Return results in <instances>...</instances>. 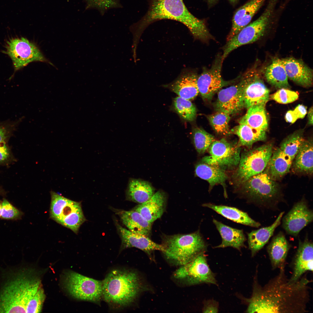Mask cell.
I'll use <instances>...</instances> for the list:
<instances>
[{
  "instance_id": "cell-42",
  "label": "cell",
  "mask_w": 313,
  "mask_h": 313,
  "mask_svg": "<svg viewBox=\"0 0 313 313\" xmlns=\"http://www.w3.org/2000/svg\"><path fill=\"white\" fill-rule=\"evenodd\" d=\"M1 216L5 219H12L18 216L19 211L7 200L4 199L2 203Z\"/></svg>"
},
{
  "instance_id": "cell-17",
  "label": "cell",
  "mask_w": 313,
  "mask_h": 313,
  "mask_svg": "<svg viewBox=\"0 0 313 313\" xmlns=\"http://www.w3.org/2000/svg\"><path fill=\"white\" fill-rule=\"evenodd\" d=\"M215 107L216 111L230 115L239 112L245 107L243 86L240 81L238 83L218 92Z\"/></svg>"
},
{
  "instance_id": "cell-7",
  "label": "cell",
  "mask_w": 313,
  "mask_h": 313,
  "mask_svg": "<svg viewBox=\"0 0 313 313\" xmlns=\"http://www.w3.org/2000/svg\"><path fill=\"white\" fill-rule=\"evenodd\" d=\"M277 0H270L264 11L256 20L227 41L222 55L223 61L233 50L254 42L262 37L270 25Z\"/></svg>"
},
{
  "instance_id": "cell-40",
  "label": "cell",
  "mask_w": 313,
  "mask_h": 313,
  "mask_svg": "<svg viewBox=\"0 0 313 313\" xmlns=\"http://www.w3.org/2000/svg\"><path fill=\"white\" fill-rule=\"evenodd\" d=\"M86 3V9H97L102 14L111 8L121 7L119 0H83Z\"/></svg>"
},
{
  "instance_id": "cell-2",
  "label": "cell",
  "mask_w": 313,
  "mask_h": 313,
  "mask_svg": "<svg viewBox=\"0 0 313 313\" xmlns=\"http://www.w3.org/2000/svg\"><path fill=\"white\" fill-rule=\"evenodd\" d=\"M0 291V313H39L45 295L40 279L31 270L21 271Z\"/></svg>"
},
{
  "instance_id": "cell-22",
  "label": "cell",
  "mask_w": 313,
  "mask_h": 313,
  "mask_svg": "<svg viewBox=\"0 0 313 313\" xmlns=\"http://www.w3.org/2000/svg\"><path fill=\"white\" fill-rule=\"evenodd\" d=\"M197 77L194 72L185 70L168 86L179 97L189 100L193 99L199 93L197 83Z\"/></svg>"
},
{
  "instance_id": "cell-43",
  "label": "cell",
  "mask_w": 313,
  "mask_h": 313,
  "mask_svg": "<svg viewBox=\"0 0 313 313\" xmlns=\"http://www.w3.org/2000/svg\"><path fill=\"white\" fill-rule=\"evenodd\" d=\"M17 122L0 123V142L5 141L10 133L15 130Z\"/></svg>"
},
{
  "instance_id": "cell-37",
  "label": "cell",
  "mask_w": 313,
  "mask_h": 313,
  "mask_svg": "<svg viewBox=\"0 0 313 313\" xmlns=\"http://www.w3.org/2000/svg\"><path fill=\"white\" fill-rule=\"evenodd\" d=\"M208 118L214 131L217 134L224 136L231 134L229 123L230 115L225 112L217 111L208 116Z\"/></svg>"
},
{
  "instance_id": "cell-9",
  "label": "cell",
  "mask_w": 313,
  "mask_h": 313,
  "mask_svg": "<svg viewBox=\"0 0 313 313\" xmlns=\"http://www.w3.org/2000/svg\"><path fill=\"white\" fill-rule=\"evenodd\" d=\"M50 193V218L77 233L81 225L86 220L81 202L71 200L54 191Z\"/></svg>"
},
{
  "instance_id": "cell-27",
  "label": "cell",
  "mask_w": 313,
  "mask_h": 313,
  "mask_svg": "<svg viewBox=\"0 0 313 313\" xmlns=\"http://www.w3.org/2000/svg\"><path fill=\"white\" fill-rule=\"evenodd\" d=\"M291 167L296 173L311 175L313 173L312 139H305L293 160Z\"/></svg>"
},
{
  "instance_id": "cell-21",
  "label": "cell",
  "mask_w": 313,
  "mask_h": 313,
  "mask_svg": "<svg viewBox=\"0 0 313 313\" xmlns=\"http://www.w3.org/2000/svg\"><path fill=\"white\" fill-rule=\"evenodd\" d=\"M266 0H250L236 10L232 19V26L227 37V41L249 24L255 14Z\"/></svg>"
},
{
  "instance_id": "cell-41",
  "label": "cell",
  "mask_w": 313,
  "mask_h": 313,
  "mask_svg": "<svg viewBox=\"0 0 313 313\" xmlns=\"http://www.w3.org/2000/svg\"><path fill=\"white\" fill-rule=\"evenodd\" d=\"M270 97L279 103L287 104L296 100L299 98V94L296 92L287 88H282L272 94Z\"/></svg>"
},
{
  "instance_id": "cell-19",
  "label": "cell",
  "mask_w": 313,
  "mask_h": 313,
  "mask_svg": "<svg viewBox=\"0 0 313 313\" xmlns=\"http://www.w3.org/2000/svg\"><path fill=\"white\" fill-rule=\"evenodd\" d=\"M281 60L288 78L303 87L312 86V71L302 60L292 57Z\"/></svg>"
},
{
  "instance_id": "cell-3",
  "label": "cell",
  "mask_w": 313,
  "mask_h": 313,
  "mask_svg": "<svg viewBox=\"0 0 313 313\" xmlns=\"http://www.w3.org/2000/svg\"><path fill=\"white\" fill-rule=\"evenodd\" d=\"M170 19L185 26L194 38L203 41L213 39L204 20L193 15L183 0H149L146 14L132 27L137 33L141 32L151 23L161 20Z\"/></svg>"
},
{
  "instance_id": "cell-28",
  "label": "cell",
  "mask_w": 313,
  "mask_h": 313,
  "mask_svg": "<svg viewBox=\"0 0 313 313\" xmlns=\"http://www.w3.org/2000/svg\"><path fill=\"white\" fill-rule=\"evenodd\" d=\"M292 162L278 148L273 150L265 170L270 178L276 181L288 173Z\"/></svg>"
},
{
  "instance_id": "cell-45",
  "label": "cell",
  "mask_w": 313,
  "mask_h": 313,
  "mask_svg": "<svg viewBox=\"0 0 313 313\" xmlns=\"http://www.w3.org/2000/svg\"><path fill=\"white\" fill-rule=\"evenodd\" d=\"M307 107L302 104H299L293 110L298 119H303L307 113Z\"/></svg>"
},
{
  "instance_id": "cell-5",
  "label": "cell",
  "mask_w": 313,
  "mask_h": 313,
  "mask_svg": "<svg viewBox=\"0 0 313 313\" xmlns=\"http://www.w3.org/2000/svg\"><path fill=\"white\" fill-rule=\"evenodd\" d=\"M241 185V192L248 201L260 207L274 209L281 202L280 186L270 178L265 170Z\"/></svg>"
},
{
  "instance_id": "cell-36",
  "label": "cell",
  "mask_w": 313,
  "mask_h": 313,
  "mask_svg": "<svg viewBox=\"0 0 313 313\" xmlns=\"http://www.w3.org/2000/svg\"><path fill=\"white\" fill-rule=\"evenodd\" d=\"M305 140L303 130H298L284 139L279 148L293 161Z\"/></svg>"
},
{
  "instance_id": "cell-16",
  "label": "cell",
  "mask_w": 313,
  "mask_h": 313,
  "mask_svg": "<svg viewBox=\"0 0 313 313\" xmlns=\"http://www.w3.org/2000/svg\"><path fill=\"white\" fill-rule=\"evenodd\" d=\"M313 212L308 207L305 200L302 199L296 203L284 216L282 227L288 234L296 236L300 231L312 222Z\"/></svg>"
},
{
  "instance_id": "cell-35",
  "label": "cell",
  "mask_w": 313,
  "mask_h": 313,
  "mask_svg": "<svg viewBox=\"0 0 313 313\" xmlns=\"http://www.w3.org/2000/svg\"><path fill=\"white\" fill-rule=\"evenodd\" d=\"M265 107L264 105H257L249 108L239 123H246L256 130L266 131L268 123Z\"/></svg>"
},
{
  "instance_id": "cell-47",
  "label": "cell",
  "mask_w": 313,
  "mask_h": 313,
  "mask_svg": "<svg viewBox=\"0 0 313 313\" xmlns=\"http://www.w3.org/2000/svg\"><path fill=\"white\" fill-rule=\"evenodd\" d=\"M286 121L288 123H295L298 118L293 110H288L285 115Z\"/></svg>"
},
{
  "instance_id": "cell-29",
  "label": "cell",
  "mask_w": 313,
  "mask_h": 313,
  "mask_svg": "<svg viewBox=\"0 0 313 313\" xmlns=\"http://www.w3.org/2000/svg\"><path fill=\"white\" fill-rule=\"evenodd\" d=\"M117 213L130 231L148 236L150 234L152 223L146 220L138 212L133 210H120L117 211Z\"/></svg>"
},
{
  "instance_id": "cell-46",
  "label": "cell",
  "mask_w": 313,
  "mask_h": 313,
  "mask_svg": "<svg viewBox=\"0 0 313 313\" xmlns=\"http://www.w3.org/2000/svg\"><path fill=\"white\" fill-rule=\"evenodd\" d=\"M5 141L0 142V161L6 159L9 156L8 150Z\"/></svg>"
},
{
  "instance_id": "cell-15",
  "label": "cell",
  "mask_w": 313,
  "mask_h": 313,
  "mask_svg": "<svg viewBox=\"0 0 313 313\" xmlns=\"http://www.w3.org/2000/svg\"><path fill=\"white\" fill-rule=\"evenodd\" d=\"M223 61L222 55H218L211 68H204L202 72L198 75L197 83L199 93L205 100H211L218 90L234 81H226L222 78L221 70Z\"/></svg>"
},
{
  "instance_id": "cell-18",
  "label": "cell",
  "mask_w": 313,
  "mask_h": 313,
  "mask_svg": "<svg viewBox=\"0 0 313 313\" xmlns=\"http://www.w3.org/2000/svg\"><path fill=\"white\" fill-rule=\"evenodd\" d=\"M313 243L305 237L299 240L298 248L295 257L293 274L289 279L295 282L299 280L307 271H313Z\"/></svg>"
},
{
  "instance_id": "cell-12",
  "label": "cell",
  "mask_w": 313,
  "mask_h": 313,
  "mask_svg": "<svg viewBox=\"0 0 313 313\" xmlns=\"http://www.w3.org/2000/svg\"><path fill=\"white\" fill-rule=\"evenodd\" d=\"M3 52L11 59L15 70L34 61H46L38 47L27 39L12 37L6 42Z\"/></svg>"
},
{
  "instance_id": "cell-34",
  "label": "cell",
  "mask_w": 313,
  "mask_h": 313,
  "mask_svg": "<svg viewBox=\"0 0 313 313\" xmlns=\"http://www.w3.org/2000/svg\"><path fill=\"white\" fill-rule=\"evenodd\" d=\"M264 77L267 81L275 88L279 89L290 87L285 68L281 59L276 58L266 68Z\"/></svg>"
},
{
  "instance_id": "cell-4",
  "label": "cell",
  "mask_w": 313,
  "mask_h": 313,
  "mask_svg": "<svg viewBox=\"0 0 313 313\" xmlns=\"http://www.w3.org/2000/svg\"><path fill=\"white\" fill-rule=\"evenodd\" d=\"M102 283V298L110 305L117 307L132 304L142 287L137 272L126 269L111 270Z\"/></svg>"
},
{
  "instance_id": "cell-30",
  "label": "cell",
  "mask_w": 313,
  "mask_h": 313,
  "mask_svg": "<svg viewBox=\"0 0 313 313\" xmlns=\"http://www.w3.org/2000/svg\"><path fill=\"white\" fill-rule=\"evenodd\" d=\"M224 217L237 223L253 227L258 228L260 223L251 218L246 212L236 208L224 205H217L211 203L203 204Z\"/></svg>"
},
{
  "instance_id": "cell-50",
  "label": "cell",
  "mask_w": 313,
  "mask_h": 313,
  "mask_svg": "<svg viewBox=\"0 0 313 313\" xmlns=\"http://www.w3.org/2000/svg\"><path fill=\"white\" fill-rule=\"evenodd\" d=\"M229 1L232 3H234L236 2L237 0H229Z\"/></svg>"
},
{
  "instance_id": "cell-23",
  "label": "cell",
  "mask_w": 313,
  "mask_h": 313,
  "mask_svg": "<svg viewBox=\"0 0 313 313\" xmlns=\"http://www.w3.org/2000/svg\"><path fill=\"white\" fill-rule=\"evenodd\" d=\"M165 194L158 191L146 201L139 204L133 210L139 213L147 221L152 223L163 214L166 204Z\"/></svg>"
},
{
  "instance_id": "cell-31",
  "label": "cell",
  "mask_w": 313,
  "mask_h": 313,
  "mask_svg": "<svg viewBox=\"0 0 313 313\" xmlns=\"http://www.w3.org/2000/svg\"><path fill=\"white\" fill-rule=\"evenodd\" d=\"M154 193L153 188L147 182L131 179L129 180L126 191V198L140 204L149 199Z\"/></svg>"
},
{
  "instance_id": "cell-48",
  "label": "cell",
  "mask_w": 313,
  "mask_h": 313,
  "mask_svg": "<svg viewBox=\"0 0 313 313\" xmlns=\"http://www.w3.org/2000/svg\"><path fill=\"white\" fill-rule=\"evenodd\" d=\"M313 107H310L307 113L308 123L310 125H313Z\"/></svg>"
},
{
  "instance_id": "cell-26",
  "label": "cell",
  "mask_w": 313,
  "mask_h": 313,
  "mask_svg": "<svg viewBox=\"0 0 313 313\" xmlns=\"http://www.w3.org/2000/svg\"><path fill=\"white\" fill-rule=\"evenodd\" d=\"M284 212H281L270 226L252 230L248 234L249 248L254 256L267 243L276 228L280 224Z\"/></svg>"
},
{
  "instance_id": "cell-10",
  "label": "cell",
  "mask_w": 313,
  "mask_h": 313,
  "mask_svg": "<svg viewBox=\"0 0 313 313\" xmlns=\"http://www.w3.org/2000/svg\"><path fill=\"white\" fill-rule=\"evenodd\" d=\"M63 283L67 291L75 298L100 304L102 298V281L70 271L65 273Z\"/></svg>"
},
{
  "instance_id": "cell-13",
  "label": "cell",
  "mask_w": 313,
  "mask_h": 313,
  "mask_svg": "<svg viewBox=\"0 0 313 313\" xmlns=\"http://www.w3.org/2000/svg\"><path fill=\"white\" fill-rule=\"evenodd\" d=\"M240 147L225 138L215 140L208 148L209 155L203 157L202 162L224 169L235 167L240 158Z\"/></svg>"
},
{
  "instance_id": "cell-49",
  "label": "cell",
  "mask_w": 313,
  "mask_h": 313,
  "mask_svg": "<svg viewBox=\"0 0 313 313\" xmlns=\"http://www.w3.org/2000/svg\"><path fill=\"white\" fill-rule=\"evenodd\" d=\"M208 2L210 4H213L216 2L218 0H207Z\"/></svg>"
},
{
  "instance_id": "cell-20",
  "label": "cell",
  "mask_w": 313,
  "mask_h": 313,
  "mask_svg": "<svg viewBox=\"0 0 313 313\" xmlns=\"http://www.w3.org/2000/svg\"><path fill=\"white\" fill-rule=\"evenodd\" d=\"M116 225L121 239L123 249L134 247L147 253L154 250L164 252L165 248L162 244L155 243L148 236L132 232L119 224Z\"/></svg>"
},
{
  "instance_id": "cell-33",
  "label": "cell",
  "mask_w": 313,
  "mask_h": 313,
  "mask_svg": "<svg viewBox=\"0 0 313 313\" xmlns=\"http://www.w3.org/2000/svg\"><path fill=\"white\" fill-rule=\"evenodd\" d=\"M195 172L197 176L207 181L211 188L218 184L223 185L228 178L225 169L202 162L196 165Z\"/></svg>"
},
{
  "instance_id": "cell-25",
  "label": "cell",
  "mask_w": 313,
  "mask_h": 313,
  "mask_svg": "<svg viewBox=\"0 0 313 313\" xmlns=\"http://www.w3.org/2000/svg\"><path fill=\"white\" fill-rule=\"evenodd\" d=\"M213 222L222 238L221 243L215 247L216 248L232 247L240 251L245 247L246 238L243 230L226 225L215 219Z\"/></svg>"
},
{
  "instance_id": "cell-6",
  "label": "cell",
  "mask_w": 313,
  "mask_h": 313,
  "mask_svg": "<svg viewBox=\"0 0 313 313\" xmlns=\"http://www.w3.org/2000/svg\"><path fill=\"white\" fill-rule=\"evenodd\" d=\"M163 252L169 258L183 265L206 251L207 245L199 232L164 237Z\"/></svg>"
},
{
  "instance_id": "cell-39",
  "label": "cell",
  "mask_w": 313,
  "mask_h": 313,
  "mask_svg": "<svg viewBox=\"0 0 313 313\" xmlns=\"http://www.w3.org/2000/svg\"><path fill=\"white\" fill-rule=\"evenodd\" d=\"M192 136L195 148L199 154H203L215 140L213 135L198 127L193 129Z\"/></svg>"
},
{
  "instance_id": "cell-1",
  "label": "cell",
  "mask_w": 313,
  "mask_h": 313,
  "mask_svg": "<svg viewBox=\"0 0 313 313\" xmlns=\"http://www.w3.org/2000/svg\"><path fill=\"white\" fill-rule=\"evenodd\" d=\"M284 267L279 274L264 285L259 283L255 276L252 292L245 299L248 313H301L308 312L310 299L308 284L306 276L295 282L287 278Z\"/></svg>"
},
{
  "instance_id": "cell-51",
  "label": "cell",
  "mask_w": 313,
  "mask_h": 313,
  "mask_svg": "<svg viewBox=\"0 0 313 313\" xmlns=\"http://www.w3.org/2000/svg\"><path fill=\"white\" fill-rule=\"evenodd\" d=\"M2 205L0 203V216H1V212Z\"/></svg>"
},
{
  "instance_id": "cell-32",
  "label": "cell",
  "mask_w": 313,
  "mask_h": 313,
  "mask_svg": "<svg viewBox=\"0 0 313 313\" xmlns=\"http://www.w3.org/2000/svg\"><path fill=\"white\" fill-rule=\"evenodd\" d=\"M230 131L231 134L238 137V145L239 146L251 148L255 143L265 141L267 138L266 131L254 129L243 123H239V124L231 129Z\"/></svg>"
},
{
  "instance_id": "cell-11",
  "label": "cell",
  "mask_w": 313,
  "mask_h": 313,
  "mask_svg": "<svg viewBox=\"0 0 313 313\" xmlns=\"http://www.w3.org/2000/svg\"><path fill=\"white\" fill-rule=\"evenodd\" d=\"M240 81L243 86L245 108L265 105L269 100L270 90L264 83L261 71L257 66L247 70L242 76Z\"/></svg>"
},
{
  "instance_id": "cell-14",
  "label": "cell",
  "mask_w": 313,
  "mask_h": 313,
  "mask_svg": "<svg viewBox=\"0 0 313 313\" xmlns=\"http://www.w3.org/2000/svg\"><path fill=\"white\" fill-rule=\"evenodd\" d=\"M205 253L201 254L175 272L176 279H185L192 285L202 283L217 285L215 275L208 264Z\"/></svg>"
},
{
  "instance_id": "cell-44",
  "label": "cell",
  "mask_w": 313,
  "mask_h": 313,
  "mask_svg": "<svg viewBox=\"0 0 313 313\" xmlns=\"http://www.w3.org/2000/svg\"><path fill=\"white\" fill-rule=\"evenodd\" d=\"M219 305L217 302L213 300H210L205 302L203 309V313H217Z\"/></svg>"
},
{
  "instance_id": "cell-24",
  "label": "cell",
  "mask_w": 313,
  "mask_h": 313,
  "mask_svg": "<svg viewBox=\"0 0 313 313\" xmlns=\"http://www.w3.org/2000/svg\"><path fill=\"white\" fill-rule=\"evenodd\" d=\"M290 246L283 232H280L273 238L267 247V251L273 269L284 267Z\"/></svg>"
},
{
  "instance_id": "cell-38",
  "label": "cell",
  "mask_w": 313,
  "mask_h": 313,
  "mask_svg": "<svg viewBox=\"0 0 313 313\" xmlns=\"http://www.w3.org/2000/svg\"><path fill=\"white\" fill-rule=\"evenodd\" d=\"M173 105L176 112L184 120L192 121L195 119L196 109L190 100L178 97L174 99Z\"/></svg>"
},
{
  "instance_id": "cell-8",
  "label": "cell",
  "mask_w": 313,
  "mask_h": 313,
  "mask_svg": "<svg viewBox=\"0 0 313 313\" xmlns=\"http://www.w3.org/2000/svg\"><path fill=\"white\" fill-rule=\"evenodd\" d=\"M271 143L264 144L246 151L241 155L238 167L233 175L238 185L265 169L273 150Z\"/></svg>"
}]
</instances>
